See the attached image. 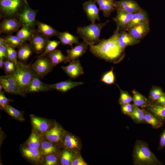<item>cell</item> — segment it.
Returning a JSON list of instances; mask_svg holds the SVG:
<instances>
[{
	"mask_svg": "<svg viewBox=\"0 0 165 165\" xmlns=\"http://www.w3.org/2000/svg\"><path fill=\"white\" fill-rule=\"evenodd\" d=\"M31 120L34 129L39 132L45 133L49 129L50 124L45 119L33 116L31 118Z\"/></svg>",
	"mask_w": 165,
	"mask_h": 165,
	"instance_id": "25",
	"label": "cell"
},
{
	"mask_svg": "<svg viewBox=\"0 0 165 165\" xmlns=\"http://www.w3.org/2000/svg\"><path fill=\"white\" fill-rule=\"evenodd\" d=\"M117 15L113 19L115 22L116 29L119 31L125 30L131 20L134 14L116 9Z\"/></svg>",
	"mask_w": 165,
	"mask_h": 165,
	"instance_id": "17",
	"label": "cell"
},
{
	"mask_svg": "<svg viewBox=\"0 0 165 165\" xmlns=\"http://www.w3.org/2000/svg\"><path fill=\"white\" fill-rule=\"evenodd\" d=\"M12 100L7 98L3 91H0V105L2 108L3 109Z\"/></svg>",
	"mask_w": 165,
	"mask_h": 165,
	"instance_id": "49",
	"label": "cell"
},
{
	"mask_svg": "<svg viewBox=\"0 0 165 165\" xmlns=\"http://www.w3.org/2000/svg\"><path fill=\"white\" fill-rule=\"evenodd\" d=\"M0 83L2 85L4 90L8 93L22 96L25 95L21 90L12 74L0 76Z\"/></svg>",
	"mask_w": 165,
	"mask_h": 165,
	"instance_id": "9",
	"label": "cell"
},
{
	"mask_svg": "<svg viewBox=\"0 0 165 165\" xmlns=\"http://www.w3.org/2000/svg\"><path fill=\"white\" fill-rule=\"evenodd\" d=\"M114 4L116 10L130 13H135L142 9L138 3L134 0H114Z\"/></svg>",
	"mask_w": 165,
	"mask_h": 165,
	"instance_id": "13",
	"label": "cell"
},
{
	"mask_svg": "<svg viewBox=\"0 0 165 165\" xmlns=\"http://www.w3.org/2000/svg\"><path fill=\"white\" fill-rule=\"evenodd\" d=\"M136 123H146L145 119L143 112L142 109L133 104V108L132 112L129 116Z\"/></svg>",
	"mask_w": 165,
	"mask_h": 165,
	"instance_id": "31",
	"label": "cell"
},
{
	"mask_svg": "<svg viewBox=\"0 0 165 165\" xmlns=\"http://www.w3.org/2000/svg\"><path fill=\"white\" fill-rule=\"evenodd\" d=\"M147 21H149L148 14L146 11L142 9L139 11L134 13L125 30L127 31L134 26Z\"/></svg>",
	"mask_w": 165,
	"mask_h": 165,
	"instance_id": "24",
	"label": "cell"
},
{
	"mask_svg": "<svg viewBox=\"0 0 165 165\" xmlns=\"http://www.w3.org/2000/svg\"><path fill=\"white\" fill-rule=\"evenodd\" d=\"M38 10L31 9L28 3H25L22 8L17 14L16 18L22 26L27 27L34 30L35 26V18Z\"/></svg>",
	"mask_w": 165,
	"mask_h": 165,
	"instance_id": "6",
	"label": "cell"
},
{
	"mask_svg": "<svg viewBox=\"0 0 165 165\" xmlns=\"http://www.w3.org/2000/svg\"><path fill=\"white\" fill-rule=\"evenodd\" d=\"M132 92L133 95V104L138 107L146 108L148 102L146 98L135 90H133Z\"/></svg>",
	"mask_w": 165,
	"mask_h": 165,
	"instance_id": "32",
	"label": "cell"
},
{
	"mask_svg": "<svg viewBox=\"0 0 165 165\" xmlns=\"http://www.w3.org/2000/svg\"><path fill=\"white\" fill-rule=\"evenodd\" d=\"M109 22L108 20L104 23H91L88 25L78 27L77 33L89 46L96 45L101 40L100 37L102 29Z\"/></svg>",
	"mask_w": 165,
	"mask_h": 165,
	"instance_id": "3",
	"label": "cell"
},
{
	"mask_svg": "<svg viewBox=\"0 0 165 165\" xmlns=\"http://www.w3.org/2000/svg\"><path fill=\"white\" fill-rule=\"evenodd\" d=\"M49 40V38L39 33L35 30L28 41L33 52L41 54L44 51Z\"/></svg>",
	"mask_w": 165,
	"mask_h": 165,
	"instance_id": "8",
	"label": "cell"
},
{
	"mask_svg": "<svg viewBox=\"0 0 165 165\" xmlns=\"http://www.w3.org/2000/svg\"><path fill=\"white\" fill-rule=\"evenodd\" d=\"M118 30L107 39H101L97 44L90 46V51L96 57L106 61L117 63L124 56V50L119 46L117 41Z\"/></svg>",
	"mask_w": 165,
	"mask_h": 165,
	"instance_id": "1",
	"label": "cell"
},
{
	"mask_svg": "<svg viewBox=\"0 0 165 165\" xmlns=\"http://www.w3.org/2000/svg\"><path fill=\"white\" fill-rule=\"evenodd\" d=\"M69 63L68 65L62 66L61 68L70 78L75 79L83 74V69L79 59L72 61Z\"/></svg>",
	"mask_w": 165,
	"mask_h": 165,
	"instance_id": "15",
	"label": "cell"
},
{
	"mask_svg": "<svg viewBox=\"0 0 165 165\" xmlns=\"http://www.w3.org/2000/svg\"><path fill=\"white\" fill-rule=\"evenodd\" d=\"M57 159L56 156L53 154L48 155L46 156L45 164L46 165H55L57 164Z\"/></svg>",
	"mask_w": 165,
	"mask_h": 165,
	"instance_id": "48",
	"label": "cell"
},
{
	"mask_svg": "<svg viewBox=\"0 0 165 165\" xmlns=\"http://www.w3.org/2000/svg\"><path fill=\"white\" fill-rule=\"evenodd\" d=\"M112 67L109 71L105 73L101 80L102 82L108 84H112L114 83L115 77Z\"/></svg>",
	"mask_w": 165,
	"mask_h": 165,
	"instance_id": "42",
	"label": "cell"
},
{
	"mask_svg": "<svg viewBox=\"0 0 165 165\" xmlns=\"http://www.w3.org/2000/svg\"><path fill=\"white\" fill-rule=\"evenodd\" d=\"M119 89L120 94L119 102L120 105H122L130 103L133 101V97L127 92L123 91L120 88Z\"/></svg>",
	"mask_w": 165,
	"mask_h": 165,
	"instance_id": "43",
	"label": "cell"
},
{
	"mask_svg": "<svg viewBox=\"0 0 165 165\" xmlns=\"http://www.w3.org/2000/svg\"><path fill=\"white\" fill-rule=\"evenodd\" d=\"M21 151L23 155L29 160L38 162L41 159V154L38 148L23 147Z\"/></svg>",
	"mask_w": 165,
	"mask_h": 165,
	"instance_id": "28",
	"label": "cell"
},
{
	"mask_svg": "<svg viewBox=\"0 0 165 165\" xmlns=\"http://www.w3.org/2000/svg\"><path fill=\"white\" fill-rule=\"evenodd\" d=\"M121 105V110L122 112L125 115L129 116L132 111L133 104L128 103Z\"/></svg>",
	"mask_w": 165,
	"mask_h": 165,
	"instance_id": "47",
	"label": "cell"
},
{
	"mask_svg": "<svg viewBox=\"0 0 165 165\" xmlns=\"http://www.w3.org/2000/svg\"><path fill=\"white\" fill-rule=\"evenodd\" d=\"M40 142L38 136L33 132L27 141V144L28 147L38 148L40 145Z\"/></svg>",
	"mask_w": 165,
	"mask_h": 165,
	"instance_id": "38",
	"label": "cell"
},
{
	"mask_svg": "<svg viewBox=\"0 0 165 165\" xmlns=\"http://www.w3.org/2000/svg\"><path fill=\"white\" fill-rule=\"evenodd\" d=\"M2 89H3V86L0 83V91H2Z\"/></svg>",
	"mask_w": 165,
	"mask_h": 165,
	"instance_id": "54",
	"label": "cell"
},
{
	"mask_svg": "<svg viewBox=\"0 0 165 165\" xmlns=\"http://www.w3.org/2000/svg\"><path fill=\"white\" fill-rule=\"evenodd\" d=\"M88 45L86 42L83 41L74 47L67 50V58L64 63L79 59L86 53Z\"/></svg>",
	"mask_w": 165,
	"mask_h": 165,
	"instance_id": "14",
	"label": "cell"
},
{
	"mask_svg": "<svg viewBox=\"0 0 165 165\" xmlns=\"http://www.w3.org/2000/svg\"><path fill=\"white\" fill-rule=\"evenodd\" d=\"M7 59L13 62L16 65L18 61L17 60V52L15 48L7 44Z\"/></svg>",
	"mask_w": 165,
	"mask_h": 165,
	"instance_id": "41",
	"label": "cell"
},
{
	"mask_svg": "<svg viewBox=\"0 0 165 165\" xmlns=\"http://www.w3.org/2000/svg\"><path fill=\"white\" fill-rule=\"evenodd\" d=\"M165 147V127L160 137L159 145L158 149H162Z\"/></svg>",
	"mask_w": 165,
	"mask_h": 165,
	"instance_id": "50",
	"label": "cell"
},
{
	"mask_svg": "<svg viewBox=\"0 0 165 165\" xmlns=\"http://www.w3.org/2000/svg\"><path fill=\"white\" fill-rule=\"evenodd\" d=\"M98 6L100 11L103 12V16H109L111 13L115 11L114 0H94Z\"/></svg>",
	"mask_w": 165,
	"mask_h": 165,
	"instance_id": "22",
	"label": "cell"
},
{
	"mask_svg": "<svg viewBox=\"0 0 165 165\" xmlns=\"http://www.w3.org/2000/svg\"><path fill=\"white\" fill-rule=\"evenodd\" d=\"M42 154L44 155L53 154L56 152V149L52 142L48 141H43L41 143Z\"/></svg>",
	"mask_w": 165,
	"mask_h": 165,
	"instance_id": "36",
	"label": "cell"
},
{
	"mask_svg": "<svg viewBox=\"0 0 165 165\" xmlns=\"http://www.w3.org/2000/svg\"><path fill=\"white\" fill-rule=\"evenodd\" d=\"M150 112L163 122L165 121V105L149 101L146 107Z\"/></svg>",
	"mask_w": 165,
	"mask_h": 165,
	"instance_id": "20",
	"label": "cell"
},
{
	"mask_svg": "<svg viewBox=\"0 0 165 165\" xmlns=\"http://www.w3.org/2000/svg\"><path fill=\"white\" fill-rule=\"evenodd\" d=\"M127 31L134 37L138 40L144 38L149 32V21H145L134 26Z\"/></svg>",
	"mask_w": 165,
	"mask_h": 165,
	"instance_id": "18",
	"label": "cell"
},
{
	"mask_svg": "<svg viewBox=\"0 0 165 165\" xmlns=\"http://www.w3.org/2000/svg\"><path fill=\"white\" fill-rule=\"evenodd\" d=\"M16 69V65L12 61L7 59L4 60L3 69L6 74H13Z\"/></svg>",
	"mask_w": 165,
	"mask_h": 165,
	"instance_id": "44",
	"label": "cell"
},
{
	"mask_svg": "<svg viewBox=\"0 0 165 165\" xmlns=\"http://www.w3.org/2000/svg\"><path fill=\"white\" fill-rule=\"evenodd\" d=\"M142 110L146 123L151 125L154 129H158L162 127L163 125V122L162 121L147 110L144 109H142Z\"/></svg>",
	"mask_w": 165,
	"mask_h": 165,
	"instance_id": "29",
	"label": "cell"
},
{
	"mask_svg": "<svg viewBox=\"0 0 165 165\" xmlns=\"http://www.w3.org/2000/svg\"><path fill=\"white\" fill-rule=\"evenodd\" d=\"M30 66L40 78H43L50 73L54 67L48 58L38 56L35 61Z\"/></svg>",
	"mask_w": 165,
	"mask_h": 165,
	"instance_id": "7",
	"label": "cell"
},
{
	"mask_svg": "<svg viewBox=\"0 0 165 165\" xmlns=\"http://www.w3.org/2000/svg\"><path fill=\"white\" fill-rule=\"evenodd\" d=\"M51 61L54 66L62 62H65L66 56L64 55L61 51L59 50H55L49 53L47 57Z\"/></svg>",
	"mask_w": 165,
	"mask_h": 165,
	"instance_id": "30",
	"label": "cell"
},
{
	"mask_svg": "<svg viewBox=\"0 0 165 165\" xmlns=\"http://www.w3.org/2000/svg\"><path fill=\"white\" fill-rule=\"evenodd\" d=\"M125 30L118 31L117 41L120 47L124 50L129 46L138 44L140 41L134 37L128 31Z\"/></svg>",
	"mask_w": 165,
	"mask_h": 165,
	"instance_id": "16",
	"label": "cell"
},
{
	"mask_svg": "<svg viewBox=\"0 0 165 165\" xmlns=\"http://www.w3.org/2000/svg\"><path fill=\"white\" fill-rule=\"evenodd\" d=\"M83 9L87 18L91 23H95L97 20L100 21L99 9L94 0H89L82 4Z\"/></svg>",
	"mask_w": 165,
	"mask_h": 165,
	"instance_id": "12",
	"label": "cell"
},
{
	"mask_svg": "<svg viewBox=\"0 0 165 165\" xmlns=\"http://www.w3.org/2000/svg\"><path fill=\"white\" fill-rule=\"evenodd\" d=\"M24 1L26 2V3H28L27 0H24Z\"/></svg>",
	"mask_w": 165,
	"mask_h": 165,
	"instance_id": "55",
	"label": "cell"
},
{
	"mask_svg": "<svg viewBox=\"0 0 165 165\" xmlns=\"http://www.w3.org/2000/svg\"><path fill=\"white\" fill-rule=\"evenodd\" d=\"M52 90L49 87L48 84L42 82L40 78L37 75L33 77L26 87L24 90V93L26 94L28 93L47 91Z\"/></svg>",
	"mask_w": 165,
	"mask_h": 165,
	"instance_id": "11",
	"label": "cell"
},
{
	"mask_svg": "<svg viewBox=\"0 0 165 165\" xmlns=\"http://www.w3.org/2000/svg\"><path fill=\"white\" fill-rule=\"evenodd\" d=\"M35 24L37 26V31L49 38L57 36L60 32L50 25L36 20Z\"/></svg>",
	"mask_w": 165,
	"mask_h": 165,
	"instance_id": "23",
	"label": "cell"
},
{
	"mask_svg": "<svg viewBox=\"0 0 165 165\" xmlns=\"http://www.w3.org/2000/svg\"><path fill=\"white\" fill-rule=\"evenodd\" d=\"M4 38L8 45L15 48L19 47L25 42L16 35L12 34L7 35Z\"/></svg>",
	"mask_w": 165,
	"mask_h": 165,
	"instance_id": "33",
	"label": "cell"
},
{
	"mask_svg": "<svg viewBox=\"0 0 165 165\" xmlns=\"http://www.w3.org/2000/svg\"><path fill=\"white\" fill-rule=\"evenodd\" d=\"M25 3L24 0H0V16L4 19L16 17Z\"/></svg>",
	"mask_w": 165,
	"mask_h": 165,
	"instance_id": "5",
	"label": "cell"
},
{
	"mask_svg": "<svg viewBox=\"0 0 165 165\" xmlns=\"http://www.w3.org/2000/svg\"><path fill=\"white\" fill-rule=\"evenodd\" d=\"M22 25L16 17L4 18L0 24V34H12L18 31Z\"/></svg>",
	"mask_w": 165,
	"mask_h": 165,
	"instance_id": "10",
	"label": "cell"
},
{
	"mask_svg": "<svg viewBox=\"0 0 165 165\" xmlns=\"http://www.w3.org/2000/svg\"><path fill=\"white\" fill-rule=\"evenodd\" d=\"M83 83V82H75L68 79L57 83L48 84V86L52 90L54 89L62 93H65Z\"/></svg>",
	"mask_w": 165,
	"mask_h": 165,
	"instance_id": "19",
	"label": "cell"
},
{
	"mask_svg": "<svg viewBox=\"0 0 165 165\" xmlns=\"http://www.w3.org/2000/svg\"><path fill=\"white\" fill-rule=\"evenodd\" d=\"M154 103L158 104L165 105V94L161 96Z\"/></svg>",
	"mask_w": 165,
	"mask_h": 165,
	"instance_id": "52",
	"label": "cell"
},
{
	"mask_svg": "<svg viewBox=\"0 0 165 165\" xmlns=\"http://www.w3.org/2000/svg\"><path fill=\"white\" fill-rule=\"evenodd\" d=\"M12 75L21 90L24 93V90L31 80L37 74L31 66L18 61L16 69Z\"/></svg>",
	"mask_w": 165,
	"mask_h": 165,
	"instance_id": "4",
	"label": "cell"
},
{
	"mask_svg": "<svg viewBox=\"0 0 165 165\" xmlns=\"http://www.w3.org/2000/svg\"><path fill=\"white\" fill-rule=\"evenodd\" d=\"M33 52L30 45L25 42L19 47L17 59L21 62L25 63Z\"/></svg>",
	"mask_w": 165,
	"mask_h": 165,
	"instance_id": "27",
	"label": "cell"
},
{
	"mask_svg": "<svg viewBox=\"0 0 165 165\" xmlns=\"http://www.w3.org/2000/svg\"><path fill=\"white\" fill-rule=\"evenodd\" d=\"M72 154L68 151H64L62 155L61 162L63 165H71V162L73 160Z\"/></svg>",
	"mask_w": 165,
	"mask_h": 165,
	"instance_id": "45",
	"label": "cell"
},
{
	"mask_svg": "<svg viewBox=\"0 0 165 165\" xmlns=\"http://www.w3.org/2000/svg\"><path fill=\"white\" fill-rule=\"evenodd\" d=\"M34 30H31L27 27L23 26L21 29L17 31L16 35L25 42L26 41H28Z\"/></svg>",
	"mask_w": 165,
	"mask_h": 165,
	"instance_id": "35",
	"label": "cell"
},
{
	"mask_svg": "<svg viewBox=\"0 0 165 165\" xmlns=\"http://www.w3.org/2000/svg\"><path fill=\"white\" fill-rule=\"evenodd\" d=\"M62 128L58 124H55L54 126L45 133L47 140L52 143L57 142L60 140L63 134Z\"/></svg>",
	"mask_w": 165,
	"mask_h": 165,
	"instance_id": "21",
	"label": "cell"
},
{
	"mask_svg": "<svg viewBox=\"0 0 165 165\" xmlns=\"http://www.w3.org/2000/svg\"><path fill=\"white\" fill-rule=\"evenodd\" d=\"M4 67V60L0 59V68L3 69Z\"/></svg>",
	"mask_w": 165,
	"mask_h": 165,
	"instance_id": "53",
	"label": "cell"
},
{
	"mask_svg": "<svg viewBox=\"0 0 165 165\" xmlns=\"http://www.w3.org/2000/svg\"><path fill=\"white\" fill-rule=\"evenodd\" d=\"M64 143L66 147L70 149L77 148L79 146L77 139L71 135H68L65 136Z\"/></svg>",
	"mask_w": 165,
	"mask_h": 165,
	"instance_id": "39",
	"label": "cell"
},
{
	"mask_svg": "<svg viewBox=\"0 0 165 165\" xmlns=\"http://www.w3.org/2000/svg\"><path fill=\"white\" fill-rule=\"evenodd\" d=\"M87 164L80 157H77L72 160L71 165H87Z\"/></svg>",
	"mask_w": 165,
	"mask_h": 165,
	"instance_id": "51",
	"label": "cell"
},
{
	"mask_svg": "<svg viewBox=\"0 0 165 165\" xmlns=\"http://www.w3.org/2000/svg\"><path fill=\"white\" fill-rule=\"evenodd\" d=\"M165 94L160 88L154 87L150 92L149 98L151 101V102H154Z\"/></svg>",
	"mask_w": 165,
	"mask_h": 165,
	"instance_id": "40",
	"label": "cell"
},
{
	"mask_svg": "<svg viewBox=\"0 0 165 165\" xmlns=\"http://www.w3.org/2000/svg\"><path fill=\"white\" fill-rule=\"evenodd\" d=\"M132 156L134 165H163L150 150L148 144L142 140L135 141Z\"/></svg>",
	"mask_w": 165,
	"mask_h": 165,
	"instance_id": "2",
	"label": "cell"
},
{
	"mask_svg": "<svg viewBox=\"0 0 165 165\" xmlns=\"http://www.w3.org/2000/svg\"><path fill=\"white\" fill-rule=\"evenodd\" d=\"M61 43L63 45H69L72 48L73 44H79V37L71 34L68 31L59 32L57 36Z\"/></svg>",
	"mask_w": 165,
	"mask_h": 165,
	"instance_id": "26",
	"label": "cell"
},
{
	"mask_svg": "<svg viewBox=\"0 0 165 165\" xmlns=\"http://www.w3.org/2000/svg\"><path fill=\"white\" fill-rule=\"evenodd\" d=\"M7 113L13 117L20 121L24 120L22 112L9 105L3 109Z\"/></svg>",
	"mask_w": 165,
	"mask_h": 165,
	"instance_id": "34",
	"label": "cell"
},
{
	"mask_svg": "<svg viewBox=\"0 0 165 165\" xmlns=\"http://www.w3.org/2000/svg\"><path fill=\"white\" fill-rule=\"evenodd\" d=\"M8 44L4 39L0 41V59L4 60L7 57Z\"/></svg>",
	"mask_w": 165,
	"mask_h": 165,
	"instance_id": "46",
	"label": "cell"
},
{
	"mask_svg": "<svg viewBox=\"0 0 165 165\" xmlns=\"http://www.w3.org/2000/svg\"><path fill=\"white\" fill-rule=\"evenodd\" d=\"M61 43L60 41L53 40H49L46 47L44 52L38 56L40 57H45L50 52L56 50L57 47Z\"/></svg>",
	"mask_w": 165,
	"mask_h": 165,
	"instance_id": "37",
	"label": "cell"
}]
</instances>
